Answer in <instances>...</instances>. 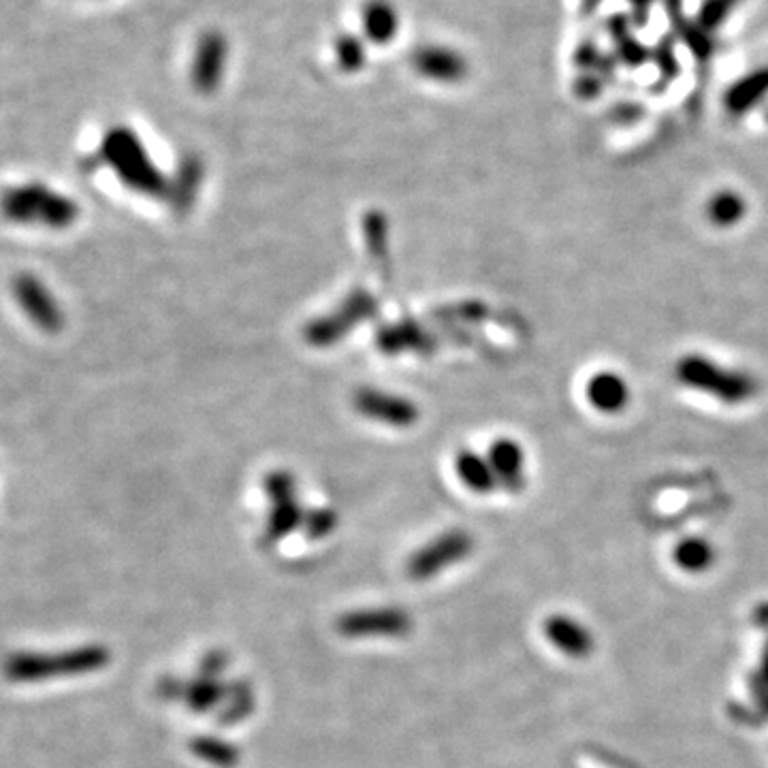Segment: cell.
<instances>
[{
    "label": "cell",
    "mask_w": 768,
    "mask_h": 768,
    "mask_svg": "<svg viewBox=\"0 0 768 768\" xmlns=\"http://www.w3.org/2000/svg\"><path fill=\"white\" fill-rule=\"evenodd\" d=\"M675 378L685 389L715 397L726 406L747 404L758 393V380L749 372L717 363L700 352L683 355L675 363Z\"/></svg>",
    "instance_id": "1"
},
{
    "label": "cell",
    "mask_w": 768,
    "mask_h": 768,
    "mask_svg": "<svg viewBox=\"0 0 768 768\" xmlns=\"http://www.w3.org/2000/svg\"><path fill=\"white\" fill-rule=\"evenodd\" d=\"M105 156L109 165L114 167L116 173L124 180V184H128L133 190H139L143 195L152 197L165 195L169 190L165 175L152 163L137 135L126 131V128H118V131L109 133L105 141Z\"/></svg>",
    "instance_id": "2"
},
{
    "label": "cell",
    "mask_w": 768,
    "mask_h": 768,
    "mask_svg": "<svg viewBox=\"0 0 768 768\" xmlns=\"http://www.w3.org/2000/svg\"><path fill=\"white\" fill-rule=\"evenodd\" d=\"M378 314V301L374 295H370L363 288L352 291L342 306L327 314L320 316L306 327V340L312 346L325 348L338 344L342 338L355 329L363 320H370Z\"/></svg>",
    "instance_id": "3"
},
{
    "label": "cell",
    "mask_w": 768,
    "mask_h": 768,
    "mask_svg": "<svg viewBox=\"0 0 768 768\" xmlns=\"http://www.w3.org/2000/svg\"><path fill=\"white\" fill-rule=\"evenodd\" d=\"M474 551V536L466 530H451L412 553L406 572L412 581H427L442 570L451 568Z\"/></svg>",
    "instance_id": "4"
},
{
    "label": "cell",
    "mask_w": 768,
    "mask_h": 768,
    "mask_svg": "<svg viewBox=\"0 0 768 768\" xmlns=\"http://www.w3.org/2000/svg\"><path fill=\"white\" fill-rule=\"evenodd\" d=\"M412 628V615L399 606L361 608L335 621V630L344 638H404Z\"/></svg>",
    "instance_id": "5"
},
{
    "label": "cell",
    "mask_w": 768,
    "mask_h": 768,
    "mask_svg": "<svg viewBox=\"0 0 768 768\" xmlns=\"http://www.w3.org/2000/svg\"><path fill=\"white\" fill-rule=\"evenodd\" d=\"M355 408L367 419L391 427H410L419 421V408L410 399L378 389H361L355 395Z\"/></svg>",
    "instance_id": "6"
},
{
    "label": "cell",
    "mask_w": 768,
    "mask_h": 768,
    "mask_svg": "<svg viewBox=\"0 0 768 768\" xmlns=\"http://www.w3.org/2000/svg\"><path fill=\"white\" fill-rule=\"evenodd\" d=\"M229 43L220 32H207L197 45L195 62H192V86L201 94H212L218 90L224 69H227Z\"/></svg>",
    "instance_id": "7"
},
{
    "label": "cell",
    "mask_w": 768,
    "mask_h": 768,
    "mask_svg": "<svg viewBox=\"0 0 768 768\" xmlns=\"http://www.w3.org/2000/svg\"><path fill=\"white\" fill-rule=\"evenodd\" d=\"M544 638L570 660H585L596 649V638L583 621L564 613H553L542 623Z\"/></svg>",
    "instance_id": "8"
},
{
    "label": "cell",
    "mask_w": 768,
    "mask_h": 768,
    "mask_svg": "<svg viewBox=\"0 0 768 768\" xmlns=\"http://www.w3.org/2000/svg\"><path fill=\"white\" fill-rule=\"evenodd\" d=\"M412 67L419 75L442 84L461 82V79L468 75L466 58L451 50V47L442 45H427L421 47V50H416V54L412 56Z\"/></svg>",
    "instance_id": "9"
},
{
    "label": "cell",
    "mask_w": 768,
    "mask_h": 768,
    "mask_svg": "<svg viewBox=\"0 0 768 768\" xmlns=\"http://www.w3.org/2000/svg\"><path fill=\"white\" fill-rule=\"evenodd\" d=\"M585 397L596 412L619 414L630 404V387L621 374L613 370H602L587 380Z\"/></svg>",
    "instance_id": "10"
},
{
    "label": "cell",
    "mask_w": 768,
    "mask_h": 768,
    "mask_svg": "<svg viewBox=\"0 0 768 768\" xmlns=\"http://www.w3.org/2000/svg\"><path fill=\"white\" fill-rule=\"evenodd\" d=\"M487 459L493 468L498 487L517 493L525 487V453L517 440L500 438L489 446Z\"/></svg>",
    "instance_id": "11"
},
{
    "label": "cell",
    "mask_w": 768,
    "mask_h": 768,
    "mask_svg": "<svg viewBox=\"0 0 768 768\" xmlns=\"http://www.w3.org/2000/svg\"><path fill=\"white\" fill-rule=\"evenodd\" d=\"M717 551L713 542L704 536H687L672 549V562L687 574H704L715 566Z\"/></svg>",
    "instance_id": "12"
},
{
    "label": "cell",
    "mask_w": 768,
    "mask_h": 768,
    "mask_svg": "<svg viewBox=\"0 0 768 768\" xmlns=\"http://www.w3.org/2000/svg\"><path fill=\"white\" fill-rule=\"evenodd\" d=\"M399 28V15L389 0H370L363 7V30L372 43L384 45L395 39Z\"/></svg>",
    "instance_id": "13"
},
{
    "label": "cell",
    "mask_w": 768,
    "mask_h": 768,
    "mask_svg": "<svg viewBox=\"0 0 768 768\" xmlns=\"http://www.w3.org/2000/svg\"><path fill=\"white\" fill-rule=\"evenodd\" d=\"M455 472L459 480L474 493H491L498 487V478L493 474V468L487 457H480L472 451H461L455 457Z\"/></svg>",
    "instance_id": "14"
},
{
    "label": "cell",
    "mask_w": 768,
    "mask_h": 768,
    "mask_svg": "<svg viewBox=\"0 0 768 768\" xmlns=\"http://www.w3.org/2000/svg\"><path fill=\"white\" fill-rule=\"evenodd\" d=\"M303 519H306V510L299 506L297 498L274 502L265 523V542L276 544L284 536L303 527Z\"/></svg>",
    "instance_id": "15"
},
{
    "label": "cell",
    "mask_w": 768,
    "mask_h": 768,
    "mask_svg": "<svg viewBox=\"0 0 768 768\" xmlns=\"http://www.w3.org/2000/svg\"><path fill=\"white\" fill-rule=\"evenodd\" d=\"M224 694H227V683L199 675L186 681V692L182 700L188 704L190 711L212 713L222 707Z\"/></svg>",
    "instance_id": "16"
},
{
    "label": "cell",
    "mask_w": 768,
    "mask_h": 768,
    "mask_svg": "<svg viewBox=\"0 0 768 768\" xmlns=\"http://www.w3.org/2000/svg\"><path fill=\"white\" fill-rule=\"evenodd\" d=\"M192 756L216 768H235L242 762V749L220 736H195L190 741Z\"/></svg>",
    "instance_id": "17"
},
{
    "label": "cell",
    "mask_w": 768,
    "mask_h": 768,
    "mask_svg": "<svg viewBox=\"0 0 768 768\" xmlns=\"http://www.w3.org/2000/svg\"><path fill=\"white\" fill-rule=\"evenodd\" d=\"M704 214L711 220V224L719 229H730L734 224H739L747 214V201L736 190H719L704 207Z\"/></svg>",
    "instance_id": "18"
},
{
    "label": "cell",
    "mask_w": 768,
    "mask_h": 768,
    "mask_svg": "<svg viewBox=\"0 0 768 768\" xmlns=\"http://www.w3.org/2000/svg\"><path fill=\"white\" fill-rule=\"evenodd\" d=\"M254 711V690L246 679H237L227 683V694H224L222 707L218 709V722L224 726H233L244 722V719Z\"/></svg>",
    "instance_id": "19"
},
{
    "label": "cell",
    "mask_w": 768,
    "mask_h": 768,
    "mask_svg": "<svg viewBox=\"0 0 768 768\" xmlns=\"http://www.w3.org/2000/svg\"><path fill=\"white\" fill-rule=\"evenodd\" d=\"M427 342H429L427 333L416 323L391 325V327L380 329L378 333V346L384 352H389V355H397V352H402L406 348L410 350L425 348Z\"/></svg>",
    "instance_id": "20"
},
{
    "label": "cell",
    "mask_w": 768,
    "mask_h": 768,
    "mask_svg": "<svg viewBox=\"0 0 768 768\" xmlns=\"http://www.w3.org/2000/svg\"><path fill=\"white\" fill-rule=\"evenodd\" d=\"M335 58H338V64L342 67V71H348V73L359 71L365 62L363 41L359 37H352V35L340 37L338 43H335Z\"/></svg>",
    "instance_id": "21"
},
{
    "label": "cell",
    "mask_w": 768,
    "mask_h": 768,
    "mask_svg": "<svg viewBox=\"0 0 768 768\" xmlns=\"http://www.w3.org/2000/svg\"><path fill=\"white\" fill-rule=\"evenodd\" d=\"M199 182H201V165L197 163L195 158H190V160H186L184 167L178 173V184L171 188V192L178 195V201H175V205L186 207L190 203L192 195L197 192Z\"/></svg>",
    "instance_id": "22"
},
{
    "label": "cell",
    "mask_w": 768,
    "mask_h": 768,
    "mask_svg": "<svg viewBox=\"0 0 768 768\" xmlns=\"http://www.w3.org/2000/svg\"><path fill=\"white\" fill-rule=\"evenodd\" d=\"M335 525H338V515L331 508H314L306 512V519H303V530L312 540L329 536L335 530Z\"/></svg>",
    "instance_id": "23"
},
{
    "label": "cell",
    "mask_w": 768,
    "mask_h": 768,
    "mask_svg": "<svg viewBox=\"0 0 768 768\" xmlns=\"http://www.w3.org/2000/svg\"><path fill=\"white\" fill-rule=\"evenodd\" d=\"M295 487L297 485H295L293 474H288L284 470L269 472L265 478V493L271 504L295 498Z\"/></svg>",
    "instance_id": "24"
},
{
    "label": "cell",
    "mask_w": 768,
    "mask_h": 768,
    "mask_svg": "<svg viewBox=\"0 0 768 768\" xmlns=\"http://www.w3.org/2000/svg\"><path fill=\"white\" fill-rule=\"evenodd\" d=\"M365 235H367V244H370L372 252L382 256L384 246H387V222H384L382 214L372 212L365 218Z\"/></svg>",
    "instance_id": "25"
},
{
    "label": "cell",
    "mask_w": 768,
    "mask_h": 768,
    "mask_svg": "<svg viewBox=\"0 0 768 768\" xmlns=\"http://www.w3.org/2000/svg\"><path fill=\"white\" fill-rule=\"evenodd\" d=\"M229 666V653L222 649H212L207 651L201 662H199V675L210 677V679H220V675Z\"/></svg>",
    "instance_id": "26"
},
{
    "label": "cell",
    "mask_w": 768,
    "mask_h": 768,
    "mask_svg": "<svg viewBox=\"0 0 768 768\" xmlns=\"http://www.w3.org/2000/svg\"><path fill=\"white\" fill-rule=\"evenodd\" d=\"M184 692H186V681L178 677H167L158 685V694L165 700H182Z\"/></svg>",
    "instance_id": "27"
}]
</instances>
